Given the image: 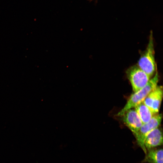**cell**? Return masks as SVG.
<instances>
[{"label": "cell", "mask_w": 163, "mask_h": 163, "mask_svg": "<svg viewBox=\"0 0 163 163\" xmlns=\"http://www.w3.org/2000/svg\"><path fill=\"white\" fill-rule=\"evenodd\" d=\"M157 72L153 78L146 85L138 91L134 92L130 97L124 107L117 113V116L121 117L128 110L134 107L143 102L146 97L157 85L158 81Z\"/></svg>", "instance_id": "6da1fadb"}, {"label": "cell", "mask_w": 163, "mask_h": 163, "mask_svg": "<svg viewBox=\"0 0 163 163\" xmlns=\"http://www.w3.org/2000/svg\"><path fill=\"white\" fill-rule=\"evenodd\" d=\"M149 42L146 50L141 55L137 66L150 78L157 69L155 58V51L152 32L149 35Z\"/></svg>", "instance_id": "7a4b0ae2"}, {"label": "cell", "mask_w": 163, "mask_h": 163, "mask_svg": "<svg viewBox=\"0 0 163 163\" xmlns=\"http://www.w3.org/2000/svg\"><path fill=\"white\" fill-rule=\"evenodd\" d=\"M162 119L161 114L154 115L148 122L143 124L135 136L138 145L143 150L145 154L147 152L144 146V142L148 135L152 131L159 127Z\"/></svg>", "instance_id": "3957f363"}, {"label": "cell", "mask_w": 163, "mask_h": 163, "mask_svg": "<svg viewBox=\"0 0 163 163\" xmlns=\"http://www.w3.org/2000/svg\"><path fill=\"white\" fill-rule=\"evenodd\" d=\"M126 74L134 92L145 86L151 78L137 65H134L128 69Z\"/></svg>", "instance_id": "277c9868"}, {"label": "cell", "mask_w": 163, "mask_h": 163, "mask_svg": "<svg viewBox=\"0 0 163 163\" xmlns=\"http://www.w3.org/2000/svg\"><path fill=\"white\" fill-rule=\"evenodd\" d=\"M162 97V86L157 85L149 94L143 102L155 115L159 112Z\"/></svg>", "instance_id": "5b68a950"}, {"label": "cell", "mask_w": 163, "mask_h": 163, "mask_svg": "<svg viewBox=\"0 0 163 163\" xmlns=\"http://www.w3.org/2000/svg\"><path fill=\"white\" fill-rule=\"evenodd\" d=\"M121 117L123 121L135 136L143 124L136 111L133 108L129 109Z\"/></svg>", "instance_id": "8992f818"}, {"label": "cell", "mask_w": 163, "mask_h": 163, "mask_svg": "<svg viewBox=\"0 0 163 163\" xmlns=\"http://www.w3.org/2000/svg\"><path fill=\"white\" fill-rule=\"evenodd\" d=\"M163 143L162 133L158 127L150 132L146 136L144 146L146 151L161 145Z\"/></svg>", "instance_id": "52a82bcc"}, {"label": "cell", "mask_w": 163, "mask_h": 163, "mask_svg": "<svg viewBox=\"0 0 163 163\" xmlns=\"http://www.w3.org/2000/svg\"><path fill=\"white\" fill-rule=\"evenodd\" d=\"M145 157L142 162L163 163L162 149H151L147 151Z\"/></svg>", "instance_id": "ba28073f"}, {"label": "cell", "mask_w": 163, "mask_h": 163, "mask_svg": "<svg viewBox=\"0 0 163 163\" xmlns=\"http://www.w3.org/2000/svg\"><path fill=\"white\" fill-rule=\"evenodd\" d=\"M143 124L149 121L154 115L149 108L142 102L134 107Z\"/></svg>", "instance_id": "9c48e42d"}, {"label": "cell", "mask_w": 163, "mask_h": 163, "mask_svg": "<svg viewBox=\"0 0 163 163\" xmlns=\"http://www.w3.org/2000/svg\"><path fill=\"white\" fill-rule=\"evenodd\" d=\"M89 1H92V0H88Z\"/></svg>", "instance_id": "30bf717a"}]
</instances>
